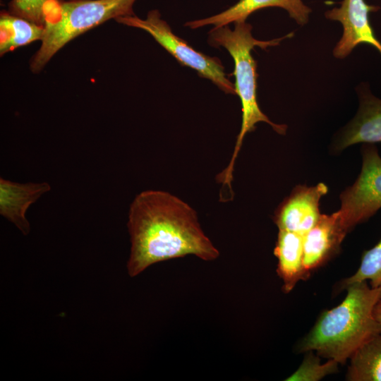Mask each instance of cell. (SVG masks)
I'll return each instance as SVG.
<instances>
[{
    "mask_svg": "<svg viewBox=\"0 0 381 381\" xmlns=\"http://www.w3.org/2000/svg\"><path fill=\"white\" fill-rule=\"evenodd\" d=\"M327 192L328 187L323 183L296 186L275 211L274 221L279 230L307 233L318 221L320 201Z\"/></svg>",
    "mask_w": 381,
    "mask_h": 381,
    "instance_id": "8",
    "label": "cell"
},
{
    "mask_svg": "<svg viewBox=\"0 0 381 381\" xmlns=\"http://www.w3.org/2000/svg\"><path fill=\"white\" fill-rule=\"evenodd\" d=\"M380 7L368 4L364 0H343L339 7L325 13L326 18L341 23L343 35L333 49V55L342 59L359 44L373 46L381 56V42L377 39L369 21V13Z\"/></svg>",
    "mask_w": 381,
    "mask_h": 381,
    "instance_id": "7",
    "label": "cell"
},
{
    "mask_svg": "<svg viewBox=\"0 0 381 381\" xmlns=\"http://www.w3.org/2000/svg\"><path fill=\"white\" fill-rule=\"evenodd\" d=\"M346 296L336 307L324 311L298 345L300 352L315 351L320 357L345 363L356 350L381 333L373 310L381 298V287L366 282L345 288Z\"/></svg>",
    "mask_w": 381,
    "mask_h": 381,
    "instance_id": "2",
    "label": "cell"
},
{
    "mask_svg": "<svg viewBox=\"0 0 381 381\" xmlns=\"http://www.w3.org/2000/svg\"><path fill=\"white\" fill-rule=\"evenodd\" d=\"M349 381H381V333L363 343L350 357Z\"/></svg>",
    "mask_w": 381,
    "mask_h": 381,
    "instance_id": "15",
    "label": "cell"
},
{
    "mask_svg": "<svg viewBox=\"0 0 381 381\" xmlns=\"http://www.w3.org/2000/svg\"><path fill=\"white\" fill-rule=\"evenodd\" d=\"M253 27L246 21L234 23V28L231 30L228 25L213 28L208 37L209 44L218 48L226 49L234 62V75L235 76V90L241 100L242 111V122L240 132L237 136L234 149L227 167L217 176V181L223 186H227L231 189L233 171L235 162L241 150L245 135L255 128L259 122H265L270 125L272 129L280 135H284L287 126L277 124L271 121L259 107L257 96L256 62L251 55L254 47L262 49L276 46L284 38L293 36L288 35L268 41L256 40L252 35Z\"/></svg>",
    "mask_w": 381,
    "mask_h": 381,
    "instance_id": "3",
    "label": "cell"
},
{
    "mask_svg": "<svg viewBox=\"0 0 381 381\" xmlns=\"http://www.w3.org/2000/svg\"><path fill=\"white\" fill-rule=\"evenodd\" d=\"M267 7H279L286 10L289 16L301 26L308 22L309 15L312 11L302 0H239L219 13L186 22L184 26L190 29H197L206 25L219 28L231 23L246 21L255 11Z\"/></svg>",
    "mask_w": 381,
    "mask_h": 381,
    "instance_id": "11",
    "label": "cell"
},
{
    "mask_svg": "<svg viewBox=\"0 0 381 381\" xmlns=\"http://www.w3.org/2000/svg\"><path fill=\"white\" fill-rule=\"evenodd\" d=\"M44 26L3 11L0 14V55L20 47L41 41Z\"/></svg>",
    "mask_w": 381,
    "mask_h": 381,
    "instance_id": "14",
    "label": "cell"
},
{
    "mask_svg": "<svg viewBox=\"0 0 381 381\" xmlns=\"http://www.w3.org/2000/svg\"><path fill=\"white\" fill-rule=\"evenodd\" d=\"M127 226L131 277L173 258L193 255L211 261L219 255L203 232L195 210L167 191L147 190L138 194L130 205Z\"/></svg>",
    "mask_w": 381,
    "mask_h": 381,
    "instance_id": "1",
    "label": "cell"
},
{
    "mask_svg": "<svg viewBox=\"0 0 381 381\" xmlns=\"http://www.w3.org/2000/svg\"><path fill=\"white\" fill-rule=\"evenodd\" d=\"M115 20L145 31L180 64L194 69L201 77L210 80L225 93L236 95L234 84L227 78L220 60L198 52L176 35L169 25L162 18L157 9L150 11L144 19L132 15L119 17Z\"/></svg>",
    "mask_w": 381,
    "mask_h": 381,
    "instance_id": "5",
    "label": "cell"
},
{
    "mask_svg": "<svg viewBox=\"0 0 381 381\" xmlns=\"http://www.w3.org/2000/svg\"><path fill=\"white\" fill-rule=\"evenodd\" d=\"M274 254L278 260L277 272L288 294L300 280L308 277L303 267V235L279 230Z\"/></svg>",
    "mask_w": 381,
    "mask_h": 381,
    "instance_id": "13",
    "label": "cell"
},
{
    "mask_svg": "<svg viewBox=\"0 0 381 381\" xmlns=\"http://www.w3.org/2000/svg\"><path fill=\"white\" fill-rule=\"evenodd\" d=\"M53 0H11L8 11L17 16L44 26L45 11Z\"/></svg>",
    "mask_w": 381,
    "mask_h": 381,
    "instance_id": "18",
    "label": "cell"
},
{
    "mask_svg": "<svg viewBox=\"0 0 381 381\" xmlns=\"http://www.w3.org/2000/svg\"><path fill=\"white\" fill-rule=\"evenodd\" d=\"M346 234L337 212L321 214L317 223L303 235V267L308 276L338 253Z\"/></svg>",
    "mask_w": 381,
    "mask_h": 381,
    "instance_id": "10",
    "label": "cell"
},
{
    "mask_svg": "<svg viewBox=\"0 0 381 381\" xmlns=\"http://www.w3.org/2000/svg\"><path fill=\"white\" fill-rule=\"evenodd\" d=\"M357 91L358 110L336 140L335 151L359 143H381V99L371 92L367 83H361Z\"/></svg>",
    "mask_w": 381,
    "mask_h": 381,
    "instance_id": "9",
    "label": "cell"
},
{
    "mask_svg": "<svg viewBox=\"0 0 381 381\" xmlns=\"http://www.w3.org/2000/svg\"><path fill=\"white\" fill-rule=\"evenodd\" d=\"M136 0H53L45 11L41 44L32 56L30 69L41 72L69 42L111 19L135 15Z\"/></svg>",
    "mask_w": 381,
    "mask_h": 381,
    "instance_id": "4",
    "label": "cell"
},
{
    "mask_svg": "<svg viewBox=\"0 0 381 381\" xmlns=\"http://www.w3.org/2000/svg\"><path fill=\"white\" fill-rule=\"evenodd\" d=\"M370 282L373 288L381 287V239L372 248L365 250L361 265L354 274L341 283V289L360 282Z\"/></svg>",
    "mask_w": 381,
    "mask_h": 381,
    "instance_id": "16",
    "label": "cell"
},
{
    "mask_svg": "<svg viewBox=\"0 0 381 381\" xmlns=\"http://www.w3.org/2000/svg\"><path fill=\"white\" fill-rule=\"evenodd\" d=\"M339 363L332 359L321 363L320 356L315 355L313 351H307L302 363L298 368L288 377V381H318L325 376L338 371Z\"/></svg>",
    "mask_w": 381,
    "mask_h": 381,
    "instance_id": "17",
    "label": "cell"
},
{
    "mask_svg": "<svg viewBox=\"0 0 381 381\" xmlns=\"http://www.w3.org/2000/svg\"><path fill=\"white\" fill-rule=\"evenodd\" d=\"M64 1H79V0H64Z\"/></svg>",
    "mask_w": 381,
    "mask_h": 381,
    "instance_id": "20",
    "label": "cell"
},
{
    "mask_svg": "<svg viewBox=\"0 0 381 381\" xmlns=\"http://www.w3.org/2000/svg\"><path fill=\"white\" fill-rule=\"evenodd\" d=\"M373 315L375 320L381 325V298L378 301L374 308Z\"/></svg>",
    "mask_w": 381,
    "mask_h": 381,
    "instance_id": "19",
    "label": "cell"
},
{
    "mask_svg": "<svg viewBox=\"0 0 381 381\" xmlns=\"http://www.w3.org/2000/svg\"><path fill=\"white\" fill-rule=\"evenodd\" d=\"M51 190L47 182L19 183L0 179V214L13 223L23 235L30 231L26 212L30 206Z\"/></svg>",
    "mask_w": 381,
    "mask_h": 381,
    "instance_id": "12",
    "label": "cell"
},
{
    "mask_svg": "<svg viewBox=\"0 0 381 381\" xmlns=\"http://www.w3.org/2000/svg\"><path fill=\"white\" fill-rule=\"evenodd\" d=\"M361 154L359 176L340 195L341 208L337 212L347 233L381 208V157L374 144L363 145Z\"/></svg>",
    "mask_w": 381,
    "mask_h": 381,
    "instance_id": "6",
    "label": "cell"
}]
</instances>
